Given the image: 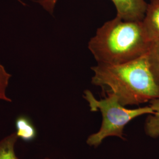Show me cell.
<instances>
[{
  "instance_id": "11",
  "label": "cell",
  "mask_w": 159,
  "mask_h": 159,
  "mask_svg": "<svg viewBox=\"0 0 159 159\" xmlns=\"http://www.w3.org/2000/svg\"><path fill=\"white\" fill-rule=\"evenodd\" d=\"M18 1H19V2H21V3H22V4H24V5H25V4H24V2H22V1H21V0H18Z\"/></svg>"
},
{
  "instance_id": "7",
  "label": "cell",
  "mask_w": 159,
  "mask_h": 159,
  "mask_svg": "<svg viewBox=\"0 0 159 159\" xmlns=\"http://www.w3.org/2000/svg\"><path fill=\"white\" fill-rule=\"evenodd\" d=\"M150 107L154 113L149 114L144 123V131L148 136L152 138L159 137V98L150 102Z\"/></svg>"
},
{
  "instance_id": "8",
  "label": "cell",
  "mask_w": 159,
  "mask_h": 159,
  "mask_svg": "<svg viewBox=\"0 0 159 159\" xmlns=\"http://www.w3.org/2000/svg\"><path fill=\"white\" fill-rule=\"evenodd\" d=\"M18 139L15 131L0 140V159H20L15 149Z\"/></svg>"
},
{
  "instance_id": "2",
  "label": "cell",
  "mask_w": 159,
  "mask_h": 159,
  "mask_svg": "<svg viewBox=\"0 0 159 159\" xmlns=\"http://www.w3.org/2000/svg\"><path fill=\"white\" fill-rule=\"evenodd\" d=\"M150 44L142 21L116 16L97 29L88 47L97 64H120L145 55Z\"/></svg>"
},
{
  "instance_id": "12",
  "label": "cell",
  "mask_w": 159,
  "mask_h": 159,
  "mask_svg": "<svg viewBox=\"0 0 159 159\" xmlns=\"http://www.w3.org/2000/svg\"><path fill=\"white\" fill-rule=\"evenodd\" d=\"M43 159H51L50 158H49V157H45V158H44Z\"/></svg>"
},
{
  "instance_id": "10",
  "label": "cell",
  "mask_w": 159,
  "mask_h": 159,
  "mask_svg": "<svg viewBox=\"0 0 159 159\" xmlns=\"http://www.w3.org/2000/svg\"><path fill=\"white\" fill-rule=\"evenodd\" d=\"M11 74L7 72L4 67L0 63V100L12 102V100L6 95V89L9 84Z\"/></svg>"
},
{
  "instance_id": "1",
  "label": "cell",
  "mask_w": 159,
  "mask_h": 159,
  "mask_svg": "<svg viewBox=\"0 0 159 159\" xmlns=\"http://www.w3.org/2000/svg\"><path fill=\"white\" fill-rule=\"evenodd\" d=\"M91 70V83L100 87L104 95L114 94L125 107L159 98V87L149 68L146 54L127 63L97 64Z\"/></svg>"
},
{
  "instance_id": "4",
  "label": "cell",
  "mask_w": 159,
  "mask_h": 159,
  "mask_svg": "<svg viewBox=\"0 0 159 159\" xmlns=\"http://www.w3.org/2000/svg\"><path fill=\"white\" fill-rule=\"evenodd\" d=\"M58 0H37L46 11L52 14ZM117 10V16L127 21H142L148 3L145 0H111Z\"/></svg>"
},
{
  "instance_id": "3",
  "label": "cell",
  "mask_w": 159,
  "mask_h": 159,
  "mask_svg": "<svg viewBox=\"0 0 159 159\" xmlns=\"http://www.w3.org/2000/svg\"><path fill=\"white\" fill-rule=\"evenodd\" d=\"M83 97L88 102L91 111H100L102 114V123L96 133L91 134L87 139L86 143L90 147L98 148L103 140L108 137H117L125 140L124 129L131 121L144 114L154 113L149 106L129 109L120 104L117 97L108 93L104 98L97 100L92 92L86 90Z\"/></svg>"
},
{
  "instance_id": "5",
  "label": "cell",
  "mask_w": 159,
  "mask_h": 159,
  "mask_svg": "<svg viewBox=\"0 0 159 159\" xmlns=\"http://www.w3.org/2000/svg\"><path fill=\"white\" fill-rule=\"evenodd\" d=\"M143 25L150 42L159 40V0H150L148 3Z\"/></svg>"
},
{
  "instance_id": "9",
  "label": "cell",
  "mask_w": 159,
  "mask_h": 159,
  "mask_svg": "<svg viewBox=\"0 0 159 159\" xmlns=\"http://www.w3.org/2000/svg\"><path fill=\"white\" fill-rule=\"evenodd\" d=\"M146 57L154 79L159 87V40L151 42Z\"/></svg>"
},
{
  "instance_id": "6",
  "label": "cell",
  "mask_w": 159,
  "mask_h": 159,
  "mask_svg": "<svg viewBox=\"0 0 159 159\" xmlns=\"http://www.w3.org/2000/svg\"><path fill=\"white\" fill-rule=\"evenodd\" d=\"M17 136L25 142H31L37 136V129L30 118L25 115L18 116L15 121Z\"/></svg>"
}]
</instances>
